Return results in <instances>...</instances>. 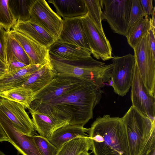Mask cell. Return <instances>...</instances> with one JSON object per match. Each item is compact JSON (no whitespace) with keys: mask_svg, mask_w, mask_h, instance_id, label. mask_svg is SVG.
Wrapping results in <instances>:
<instances>
[{"mask_svg":"<svg viewBox=\"0 0 155 155\" xmlns=\"http://www.w3.org/2000/svg\"><path fill=\"white\" fill-rule=\"evenodd\" d=\"M101 88L93 82L87 81L55 99L31 102L28 109L44 114L56 121L84 127L93 118L94 109L104 93Z\"/></svg>","mask_w":155,"mask_h":155,"instance_id":"cell-1","label":"cell"},{"mask_svg":"<svg viewBox=\"0 0 155 155\" xmlns=\"http://www.w3.org/2000/svg\"><path fill=\"white\" fill-rule=\"evenodd\" d=\"M94 155H130L122 117L109 115L99 117L88 128Z\"/></svg>","mask_w":155,"mask_h":155,"instance_id":"cell-2","label":"cell"},{"mask_svg":"<svg viewBox=\"0 0 155 155\" xmlns=\"http://www.w3.org/2000/svg\"><path fill=\"white\" fill-rule=\"evenodd\" d=\"M49 54L50 63L55 75L73 76L93 82L101 88L109 82L112 64H105L91 57L76 60L57 58Z\"/></svg>","mask_w":155,"mask_h":155,"instance_id":"cell-3","label":"cell"},{"mask_svg":"<svg viewBox=\"0 0 155 155\" xmlns=\"http://www.w3.org/2000/svg\"><path fill=\"white\" fill-rule=\"evenodd\" d=\"M122 117L130 155H149L155 149V121L131 106Z\"/></svg>","mask_w":155,"mask_h":155,"instance_id":"cell-4","label":"cell"},{"mask_svg":"<svg viewBox=\"0 0 155 155\" xmlns=\"http://www.w3.org/2000/svg\"><path fill=\"white\" fill-rule=\"evenodd\" d=\"M102 19L106 21L114 33L126 36L129 30L133 0H100Z\"/></svg>","mask_w":155,"mask_h":155,"instance_id":"cell-5","label":"cell"},{"mask_svg":"<svg viewBox=\"0 0 155 155\" xmlns=\"http://www.w3.org/2000/svg\"><path fill=\"white\" fill-rule=\"evenodd\" d=\"M111 81L114 92L119 96H125L129 92L133 79L136 62L134 55L129 54L113 57Z\"/></svg>","mask_w":155,"mask_h":155,"instance_id":"cell-6","label":"cell"},{"mask_svg":"<svg viewBox=\"0 0 155 155\" xmlns=\"http://www.w3.org/2000/svg\"><path fill=\"white\" fill-rule=\"evenodd\" d=\"M136 63L149 93L155 97V58L150 48L147 33L133 48Z\"/></svg>","mask_w":155,"mask_h":155,"instance_id":"cell-7","label":"cell"},{"mask_svg":"<svg viewBox=\"0 0 155 155\" xmlns=\"http://www.w3.org/2000/svg\"><path fill=\"white\" fill-rule=\"evenodd\" d=\"M81 18L84 32L93 56L103 61L112 59V48L104 31L94 24L87 12Z\"/></svg>","mask_w":155,"mask_h":155,"instance_id":"cell-8","label":"cell"},{"mask_svg":"<svg viewBox=\"0 0 155 155\" xmlns=\"http://www.w3.org/2000/svg\"><path fill=\"white\" fill-rule=\"evenodd\" d=\"M87 81H89L73 76L55 75L45 86L35 93L32 102H40L55 99Z\"/></svg>","mask_w":155,"mask_h":155,"instance_id":"cell-9","label":"cell"},{"mask_svg":"<svg viewBox=\"0 0 155 155\" xmlns=\"http://www.w3.org/2000/svg\"><path fill=\"white\" fill-rule=\"evenodd\" d=\"M29 21L39 25L58 40L60 35L63 20L45 0H36L30 12Z\"/></svg>","mask_w":155,"mask_h":155,"instance_id":"cell-10","label":"cell"},{"mask_svg":"<svg viewBox=\"0 0 155 155\" xmlns=\"http://www.w3.org/2000/svg\"><path fill=\"white\" fill-rule=\"evenodd\" d=\"M131 87L132 106L142 115L155 121V97L150 95L145 87L136 63Z\"/></svg>","mask_w":155,"mask_h":155,"instance_id":"cell-11","label":"cell"},{"mask_svg":"<svg viewBox=\"0 0 155 155\" xmlns=\"http://www.w3.org/2000/svg\"><path fill=\"white\" fill-rule=\"evenodd\" d=\"M24 106L19 103L4 98H0V110L23 134L31 136L37 134L32 119Z\"/></svg>","mask_w":155,"mask_h":155,"instance_id":"cell-12","label":"cell"},{"mask_svg":"<svg viewBox=\"0 0 155 155\" xmlns=\"http://www.w3.org/2000/svg\"><path fill=\"white\" fill-rule=\"evenodd\" d=\"M0 125L6 134L9 142L17 150L19 154L41 155L31 136L21 133L0 110Z\"/></svg>","mask_w":155,"mask_h":155,"instance_id":"cell-13","label":"cell"},{"mask_svg":"<svg viewBox=\"0 0 155 155\" xmlns=\"http://www.w3.org/2000/svg\"><path fill=\"white\" fill-rule=\"evenodd\" d=\"M9 32L21 45L31 64L43 65L50 62L48 48L19 32L12 29Z\"/></svg>","mask_w":155,"mask_h":155,"instance_id":"cell-14","label":"cell"},{"mask_svg":"<svg viewBox=\"0 0 155 155\" xmlns=\"http://www.w3.org/2000/svg\"><path fill=\"white\" fill-rule=\"evenodd\" d=\"M62 19L63 27L57 40L76 45L91 52L84 32L81 17Z\"/></svg>","mask_w":155,"mask_h":155,"instance_id":"cell-15","label":"cell"},{"mask_svg":"<svg viewBox=\"0 0 155 155\" xmlns=\"http://www.w3.org/2000/svg\"><path fill=\"white\" fill-rule=\"evenodd\" d=\"M12 28L25 35L48 49L57 40L54 36L44 28L29 20H17Z\"/></svg>","mask_w":155,"mask_h":155,"instance_id":"cell-16","label":"cell"},{"mask_svg":"<svg viewBox=\"0 0 155 155\" xmlns=\"http://www.w3.org/2000/svg\"><path fill=\"white\" fill-rule=\"evenodd\" d=\"M49 54L58 58L76 60L89 58L91 52L76 45L57 40L48 48Z\"/></svg>","mask_w":155,"mask_h":155,"instance_id":"cell-17","label":"cell"},{"mask_svg":"<svg viewBox=\"0 0 155 155\" xmlns=\"http://www.w3.org/2000/svg\"><path fill=\"white\" fill-rule=\"evenodd\" d=\"M57 14L63 19L81 17L86 15L87 9L84 0H50Z\"/></svg>","mask_w":155,"mask_h":155,"instance_id":"cell-18","label":"cell"},{"mask_svg":"<svg viewBox=\"0 0 155 155\" xmlns=\"http://www.w3.org/2000/svg\"><path fill=\"white\" fill-rule=\"evenodd\" d=\"M42 66L30 64L21 69L7 73L0 78V92L20 86Z\"/></svg>","mask_w":155,"mask_h":155,"instance_id":"cell-19","label":"cell"},{"mask_svg":"<svg viewBox=\"0 0 155 155\" xmlns=\"http://www.w3.org/2000/svg\"><path fill=\"white\" fill-rule=\"evenodd\" d=\"M88 128L68 124L55 130L47 139L58 150L66 142L78 137L88 136Z\"/></svg>","mask_w":155,"mask_h":155,"instance_id":"cell-20","label":"cell"},{"mask_svg":"<svg viewBox=\"0 0 155 155\" xmlns=\"http://www.w3.org/2000/svg\"><path fill=\"white\" fill-rule=\"evenodd\" d=\"M55 76L52 66L49 62L42 65L32 73L20 87L31 89L35 93L51 81Z\"/></svg>","mask_w":155,"mask_h":155,"instance_id":"cell-21","label":"cell"},{"mask_svg":"<svg viewBox=\"0 0 155 155\" xmlns=\"http://www.w3.org/2000/svg\"><path fill=\"white\" fill-rule=\"evenodd\" d=\"M36 131L39 135L48 139L58 129L69 124L68 122H60L51 119L47 115L38 111L28 109Z\"/></svg>","mask_w":155,"mask_h":155,"instance_id":"cell-22","label":"cell"},{"mask_svg":"<svg viewBox=\"0 0 155 155\" xmlns=\"http://www.w3.org/2000/svg\"><path fill=\"white\" fill-rule=\"evenodd\" d=\"M5 54L7 64L15 58L28 66L31 64L29 58L21 45L9 32H7L6 36Z\"/></svg>","mask_w":155,"mask_h":155,"instance_id":"cell-23","label":"cell"},{"mask_svg":"<svg viewBox=\"0 0 155 155\" xmlns=\"http://www.w3.org/2000/svg\"><path fill=\"white\" fill-rule=\"evenodd\" d=\"M34 95L32 90L22 87L0 92V97L20 103L28 109L29 108Z\"/></svg>","mask_w":155,"mask_h":155,"instance_id":"cell-24","label":"cell"},{"mask_svg":"<svg viewBox=\"0 0 155 155\" xmlns=\"http://www.w3.org/2000/svg\"><path fill=\"white\" fill-rule=\"evenodd\" d=\"M91 140L88 136L79 137L64 144L58 150L57 155H79L91 150Z\"/></svg>","mask_w":155,"mask_h":155,"instance_id":"cell-25","label":"cell"},{"mask_svg":"<svg viewBox=\"0 0 155 155\" xmlns=\"http://www.w3.org/2000/svg\"><path fill=\"white\" fill-rule=\"evenodd\" d=\"M36 0H8V5L16 21H29L33 5Z\"/></svg>","mask_w":155,"mask_h":155,"instance_id":"cell-26","label":"cell"},{"mask_svg":"<svg viewBox=\"0 0 155 155\" xmlns=\"http://www.w3.org/2000/svg\"><path fill=\"white\" fill-rule=\"evenodd\" d=\"M150 26L149 18L146 16L130 28L126 36L130 46L134 48L147 34Z\"/></svg>","mask_w":155,"mask_h":155,"instance_id":"cell-27","label":"cell"},{"mask_svg":"<svg viewBox=\"0 0 155 155\" xmlns=\"http://www.w3.org/2000/svg\"><path fill=\"white\" fill-rule=\"evenodd\" d=\"M87 14L100 30L104 31L102 23V10L100 0H84Z\"/></svg>","mask_w":155,"mask_h":155,"instance_id":"cell-28","label":"cell"},{"mask_svg":"<svg viewBox=\"0 0 155 155\" xmlns=\"http://www.w3.org/2000/svg\"><path fill=\"white\" fill-rule=\"evenodd\" d=\"M8 0H0V25L9 32L15 24L14 18L8 5Z\"/></svg>","mask_w":155,"mask_h":155,"instance_id":"cell-29","label":"cell"},{"mask_svg":"<svg viewBox=\"0 0 155 155\" xmlns=\"http://www.w3.org/2000/svg\"><path fill=\"white\" fill-rule=\"evenodd\" d=\"M31 137L41 155H57L58 149L47 139L37 134Z\"/></svg>","mask_w":155,"mask_h":155,"instance_id":"cell-30","label":"cell"},{"mask_svg":"<svg viewBox=\"0 0 155 155\" xmlns=\"http://www.w3.org/2000/svg\"><path fill=\"white\" fill-rule=\"evenodd\" d=\"M146 16L142 9L140 0H133L129 17V30Z\"/></svg>","mask_w":155,"mask_h":155,"instance_id":"cell-31","label":"cell"},{"mask_svg":"<svg viewBox=\"0 0 155 155\" xmlns=\"http://www.w3.org/2000/svg\"><path fill=\"white\" fill-rule=\"evenodd\" d=\"M7 33V32L0 25V59L6 64L5 50Z\"/></svg>","mask_w":155,"mask_h":155,"instance_id":"cell-32","label":"cell"},{"mask_svg":"<svg viewBox=\"0 0 155 155\" xmlns=\"http://www.w3.org/2000/svg\"><path fill=\"white\" fill-rule=\"evenodd\" d=\"M140 3L144 13L147 16L152 15L155 7L153 5L152 0H140Z\"/></svg>","mask_w":155,"mask_h":155,"instance_id":"cell-33","label":"cell"},{"mask_svg":"<svg viewBox=\"0 0 155 155\" xmlns=\"http://www.w3.org/2000/svg\"><path fill=\"white\" fill-rule=\"evenodd\" d=\"M155 32L151 27L147 32V37L150 48L152 52L153 57L155 58Z\"/></svg>","mask_w":155,"mask_h":155,"instance_id":"cell-34","label":"cell"},{"mask_svg":"<svg viewBox=\"0 0 155 155\" xmlns=\"http://www.w3.org/2000/svg\"><path fill=\"white\" fill-rule=\"evenodd\" d=\"M7 64L8 72L20 69L28 66L15 58L10 61Z\"/></svg>","mask_w":155,"mask_h":155,"instance_id":"cell-35","label":"cell"},{"mask_svg":"<svg viewBox=\"0 0 155 155\" xmlns=\"http://www.w3.org/2000/svg\"><path fill=\"white\" fill-rule=\"evenodd\" d=\"M4 141L9 142L6 134L0 125V142Z\"/></svg>","mask_w":155,"mask_h":155,"instance_id":"cell-36","label":"cell"},{"mask_svg":"<svg viewBox=\"0 0 155 155\" xmlns=\"http://www.w3.org/2000/svg\"><path fill=\"white\" fill-rule=\"evenodd\" d=\"M155 9L154 10L153 12L151 15V18H150L149 20L150 24V26L151 27L153 31L155 32Z\"/></svg>","mask_w":155,"mask_h":155,"instance_id":"cell-37","label":"cell"},{"mask_svg":"<svg viewBox=\"0 0 155 155\" xmlns=\"http://www.w3.org/2000/svg\"><path fill=\"white\" fill-rule=\"evenodd\" d=\"M0 68L7 69V64L0 59Z\"/></svg>","mask_w":155,"mask_h":155,"instance_id":"cell-38","label":"cell"},{"mask_svg":"<svg viewBox=\"0 0 155 155\" xmlns=\"http://www.w3.org/2000/svg\"><path fill=\"white\" fill-rule=\"evenodd\" d=\"M8 72L7 70L0 68V78Z\"/></svg>","mask_w":155,"mask_h":155,"instance_id":"cell-39","label":"cell"},{"mask_svg":"<svg viewBox=\"0 0 155 155\" xmlns=\"http://www.w3.org/2000/svg\"><path fill=\"white\" fill-rule=\"evenodd\" d=\"M79 155H90V153L88 151H84L81 153Z\"/></svg>","mask_w":155,"mask_h":155,"instance_id":"cell-40","label":"cell"},{"mask_svg":"<svg viewBox=\"0 0 155 155\" xmlns=\"http://www.w3.org/2000/svg\"><path fill=\"white\" fill-rule=\"evenodd\" d=\"M149 155H155V149L150 153Z\"/></svg>","mask_w":155,"mask_h":155,"instance_id":"cell-41","label":"cell"},{"mask_svg":"<svg viewBox=\"0 0 155 155\" xmlns=\"http://www.w3.org/2000/svg\"><path fill=\"white\" fill-rule=\"evenodd\" d=\"M0 155H6L3 152L0 151Z\"/></svg>","mask_w":155,"mask_h":155,"instance_id":"cell-42","label":"cell"},{"mask_svg":"<svg viewBox=\"0 0 155 155\" xmlns=\"http://www.w3.org/2000/svg\"><path fill=\"white\" fill-rule=\"evenodd\" d=\"M1 97H0V98Z\"/></svg>","mask_w":155,"mask_h":155,"instance_id":"cell-43","label":"cell"}]
</instances>
